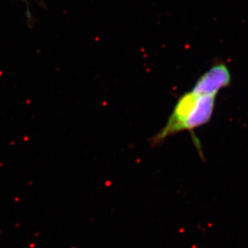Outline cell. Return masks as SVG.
<instances>
[{"label":"cell","mask_w":248,"mask_h":248,"mask_svg":"<svg viewBox=\"0 0 248 248\" xmlns=\"http://www.w3.org/2000/svg\"><path fill=\"white\" fill-rule=\"evenodd\" d=\"M217 96L218 94L202 91L193 86L190 91L179 97L166 125L149 139L150 146L156 147L162 145L170 137L181 132L188 131L191 134L193 142L200 157L204 159L201 144L199 138L195 136L194 130L211 122L216 108Z\"/></svg>","instance_id":"cell-1"}]
</instances>
